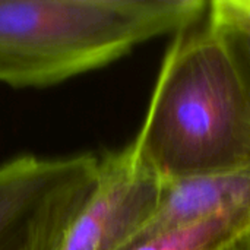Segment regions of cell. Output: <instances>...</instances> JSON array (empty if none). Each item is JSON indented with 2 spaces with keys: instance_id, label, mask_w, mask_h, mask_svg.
<instances>
[{
  "instance_id": "6da1fadb",
  "label": "cell",
  "mask_w": 250,
  "mask_h": 250,
  "mask_svg": "<svg viewBox=\"0 0 250 250\" xmlns=\"http://www.w3.org/2000/svg\"><path fill=\"white\" fill-rule=\"evenodd\" d=\"M130 144L163 183L250 164L242 79L208 13L174 34L146 116Z\"/></svg>"
},
{
  "instance_id": "7a4b0ae2",
  "label": "cell",
  "mask_w": 250,
  "mask_h": 250,
  "mask_svg": "<svg viewBox=\"0 0 250 250\" xmlns=\"http://www.w3.org/2000/svg\"><path fill=\"white\" fill-rule=\"evenodd\" d=\"M202 0H0V83L45 88L195 25Z\"/></svg>"
},
{
  "instance_id": "3957f363",
  "label": "cell",
  "mask_w": 250,
  "mask_h": 250,
  "mask_svg": "<svg viewBox=\"0 0 250 250\" xmlns=\"http://www.w3.org/2000/svg\"><path fill=\"white\" fill-rule=\"evenodd\" d=\"M100 157L18 155L0 164V250H60L98 179Z\"/></svg>"
},
{
  "instance_id": "277c9868",
  "label": "cell",
  "mask_w": 250,
  "mask_h": 250,
  "mask_svg": "<svg viewBox=\"0 0 250 250\" xmlns=\"http://www.w3.org/2000/svg\"><path fill=\"white\" fill-rule=\"evenodd\" d=\"M163 182L132 144L100 157L97 185L60 250H125L155 214Z\"/></svg>"
},
{
  "instance_id": "5b68a950",
  "label": "cell",
  "mask_w": 250,
  "mask_h": 250,
  "mask_svg": "<svg viewBox=\"0 0 250 250\" xmlns=\"http://www.w3.org/2000/svg\"><path fill=\"white\" fill-rule=\"evenodd\" d=\"M233 209H250V164L163 183L155 214L125 250L173 227Z\"/></svg>"
},
{
  "instance_id": "8992f818",
  "label": "cell",
  "mask_w": 250,
  "mask_h": 250,
  "mask_svg": "<svg viewBox=\"0 0 250 250\" xmlns=\"http://www.w3.org/2000/svg\"><path fill=\"white\" fill-rule=\"evenodd\" d=\"M248 234L250 209H233L173 227L129 250H229Z\"/></svg>"
},
{
  "instance_id": "52a82bcc",
  "label": "cell",
  "mask_w": 250,
  "mask_h": 250,
  "mask_svg": "<svg viewBox=\"0 0 250 250\" xmlns=\"http://www.w3.org/2000/svg\"><path fill=\"white\" fill-rule=\"evenodd\" d=\"M211 23L223 35V38L231 53V57L236 63L237 72L242 79L250 117V31L237 28V26H231V25H220V23H214V22H211Z\"/></svg>"
},
{
  "instance_id": "ba28073f",
  "label": "cell",
  "mask_w": 250,
  "mask_h": 250,
  "mask_svg": "<svg viewBox=\"0 0 250 250\" xmlns=\"http://www.w3.org/2000/svg\"><path fill=\"white\" fill-rule=\"evenodd\" d=\"M208 18L214 23L250 31V0H215L209 3Z\"/></svg>"
},
{
  "instance_id": "9c48e42d",
  "label": "cell",
  "mask_w": 250,
  "mask_h": 250,
  "mask_svg": "<svg viewBox=\"0 0 250 250\" xmlns=\"http://www.w3.org/2000/svg\"><path fill=\"white\" fill-rule=\"evenodd\" d=\"M229 250H250V234L242 237L240 240H237L234 245L230 246Z\"/></svg>"
}]
</instances>
